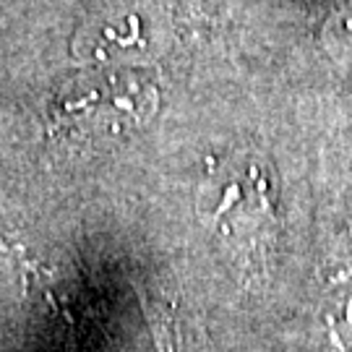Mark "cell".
Returning a JSON list of instances; mask_svg holds the SVG:
<instances>
[{
    "instance_id": "cell-1",
    "label": "cell",
    "mask_w": 352,
    "mask_h": 352,
    "mask_svg": "<svg viewBox=\"0 0 352 352\" xmlns=\"http://www.w3.org/2000/svg\"><path fill=\"white\" fill-rule=\"evenodd\" d=\"M199 217L238 261L261 266L277 240L272 173L253 157L212 164L199 193Z\"/></svg>"
},
{
    "instance_id": "cell-2",
    "label": "cell",
    "mask_w": 352,
    "mask_h": 352,
    "mask_svg": "<svg viewBox=\"0 0 352 352\" xmlns=\"http://www.w3.org/2000/svg\"><path fill=\"white\" fill-rule=\"evenodd\" d=\"M154 89L133 78H91L71 84L50 104V131L58 139L94 141L141 126L154 110Z\"/></svg>"
},
{
    "instance_id": "cell-3",
    "label": "cell",
    "mask_w": 352,
    "mask_h": 352,
    "mask_svg": "<svg viewBox=\"0 0 352 352\" xmlns=\"http://www.w3.org/2000/svg\"><path fill=\"white\" fill-rule=\"evenodd\" d=\"M327 47L334 60L352 68V8L334 16L327 26Z\"/></svg>"
},
{
    "instance_id": "cell-4",
    "label": "cell",
    "mask_w": 352,
    "mask_h": 352,
    "mask_svg": "<svg viewBox=\"0 0 352 352\" xmlns=\"http://www.w3.org/2000/svg\"><path fill=\"white\" fill-rule=\"evenodd\" d=\"M146 311H149L151 331H154V342L160 352H180L175 344V327L170 321V314L164 311L162 305L146 300Z\"/></svg>"
}]
</instances>
